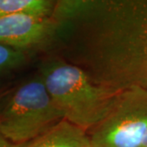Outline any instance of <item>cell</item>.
I'll list each match as a JSON object with an SVG mask.
<instances>
[{"label": "cell", "mask_w": 147, "mask_h": 147, "mask_svg": "<svg viewBox=\"0 0 147 147\" xmlns=\"http://www.w3.org/2000/svg\"><path fill=\"white\" fill-rule=\"evenodd\" d=\"M25 51L0 44V75L18 68L26 62Z\"/></svg>", "instance_id": "cell-8"}, {"label": "cell", "mask_w": 147, "mask_h": 147, "mask_svg": "<svg viewBox=\"0 0 147 147\" xmlns=\"http://www.w3.org/2000/svg\"><path fill=\"white\" fill-rule=\"evenodd\" d=\"M40 76L65 120L84 131L105 119L120 94L96 85L82 69L58 59L43 64Z\"/></svg>", "instance_id": "cell-2"}, {"label": "cell", "mask_w": 147, "mask_h": 147, "mask_svg": "<svg viewBox=\"0 0 147 147\" xmlns=\"http://www.w3.org/2000/svg\"><path fill=\"white\" fill-rule=\"evenodd\" d=\"M21 147H92L86 131L66 120L59 122L50 130Z\"/></svg>", "instance_id": "cell-6"}, {"label": "cell", "mask_w": 147, "mask_h": 147, "mask_svg": "<svg viewBox=\"0 0 147 147\" xmlns=\"http://www.w3.org/2000/svg\"><path fill=\"white\" fill-rule=\"evenodd\" d=\"M141 147H147V133L145 138H144V140H143V142H142V146Z\"/></svg>", "instance_id": "cell-10"}, {"label": "cell", "mask_w": 147, "mask_h": 147, "mask_svg": "<svg viewBox=\"0 0 147 147\" xmlns=\"http://www.w3.org/2000/svg\"><path fill=\"white\" fill-rule=\"evenodd\" d=\"M64 119L38 76L21 85L11 96L0 112V131L7 141L21 145L42 136Z\"/></svg>", "instance_id": "cell-3"}, {"label": "cell", "mask_w": 147, "mask_h": 147, "mask_svg": "<svg viewBox=\"0 0 147 147\" xmlns=\"http://www.w3.org/2000/svg\"><path fill=\"white\" fill-rule=\"evenodd\" d=\"M52 30L50 17L13 15L0 17V44L25 51L45 43Z\"/></svg>", "instance_id": "cell-5"}, {"label": "cell", "mask_w": 147, "mask_h": 147, "mask_svg": "<svg viewBox=\"0 0 147 147\" xmlns=\"http://www.w3.org/2000/svg\"><path fill=\"white\" fill-rule=\"evenodd\" d=\"M50 18L57 59L118 94L147 88V1H58Z\"/></svg>", "instance_id": "cell-1"}, {"label": "cell", "mask_w": 147, "mask_h": 147, "mask_svg": "<svg viewBox=\"0 0 147 147\" xmlns=\"http://www.w3.org/2000/svg\"><path fill=\"white\" fill-rule=\"evenodd\" d=\"M147 133V88L118 96L110 113L92 129V147H141Z\"/></svg>", "instance_id": "cell-4"}, {"label": "cell", "mask_w": 147, "mask_h": 147, "mask_svg": "<svg viewBox=\"0 0 147 147\" xmlns=\"http://www.w3.org/2000/svg\"><path fill=\"white\" fill-rule=\"evenodd\" d=\"M21 146H22V144L16 145V144H13L9 141H7L0 131V147H21Z\"/></svg>", "instance_id": "cell-9"}, {"label": "cell", "mask_w": 147, "mask_h": 147, "mask_svg": "<svg viewBox=\"0 0 147 147\" xmlns=\"http://www.w3.org/2000/svg\"><path fill=\"white\" fill-rule=\"evenodd\" d=\"M55 3L49 0H0V17L13 15L50 17Z\"/></svg>", "instance_id": "cell-7"}]
</instances>
